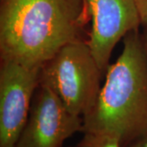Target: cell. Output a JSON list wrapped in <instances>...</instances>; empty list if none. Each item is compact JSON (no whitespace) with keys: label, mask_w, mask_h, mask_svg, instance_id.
<instances>
[{"label":"cell","mask_w":147,"mask_h":147,"mask_svg":"<svg viewBox=\"0 0 147 147\" xmlns=\"http://www.w3.org/2000/svg\"><path fill=\"white\" fill-rule=\"evenodd\" d=\"M123 50L110 64L93 107L83 117V133L117 137L121 147L147 133V58L142 33L123 37Z\"/></svg>","instance_id":"7a4b0ae2"},{"label":"cell","mask_w":147,"mask_h":147,"mask_svg":"<svg viewBox=\"0 0 147 147\" xmlns=\"http://www.w3.org/2000/svg\"><path fill=\"white\" fill-rule=\"evenodd\" d=\"M88 21L85 0H0L1 61L41 68Z\"/></svg>","instance_id":"6da1fadb"},{"label":"cell","mask_w":147,"mask_h":147,"mask_svg":"<svg viewBox=\"0 0 147 147\" xmlns=\"http://www.w3.org/2000/svg\"><path fill=\"white\" fill-rule=\"evenodd\" d=\"M76 147H78V146H76Z\"/></svg>","instance_id":"8fae6325"},{"label":"cell","mask_w":147,"mask_h":147,"mask_svg":"<svg viewBox=\"0 0 147 147\" xmlns=\"http://www.w3.org/2000/svg\"><path fill=\"white\" fill-rule=\"evenodd\" d=\"M83 128V118L70 113L52 90L39 84L15 147H62Z\"/></svg>","instance_id":"277c9868"},{"label":"cell","mask_w":147,"mask_h":147,"mask_svg":"<svg viewBox=\"0 0 147 147\" xmlns=\"http://www.w3.org/2000/svg\"><path fill=\"white\" fill-rule=\"evenodd\" d=\"M40 69L1 61L0 147L16 146L39 86Z\"/></svg>","instance_id":"5b68a950"},{"label":"cell","mask_w":147,"mask_h":147,"mask_svg":"<svg viewBox=\"0 0 147 147\" xmlns=\"http://www.w3.org/2000/svg\"><path fill=\"white\" fill-rule=\"evenodd\" d=\"M123 147H147V133L137 137Z\"/></svg>","instance_id":"9c48e42d"},{"label":"cell","mask_w":147,"mask_h":147,"mask_svg":"<svg viewBox=\"0 0 147 147\" xmlns=\"http://www.w3.org/2000/svg\"><path fill=\"white\" fill-rule=\"evenodd\" d=\"M141 24L143 28H147V0H135Z\"/></svg>","instance_id":"ba28073f"},{"label":"cell","mask_w":147,"mask_h":147,"mask_svg":"<svg viewBox=\"0 0 147 147\" xmlns=\"http://www.w3.org/2000/svg\"><path fill=\"white\" fill-rule=\"evenodd\" d=\"M103 75L87 41L81 39L65 44L42 65L39 84L52 90L70 113L83 118L96 101Z\"/></svg>","instance_id":"3957f363"},{"label":"cell","mask_w":147,"mask_h":147,"mask_svg":"<svg viewBox=\"0 0 147 147\" xmlns=\"http://www.w3.org/2000/svg\"><path fill=\"white\" fill-rule=\"evenodd\" d=\"M78 147H121L119 140L115 137L106 135L85 132L82 140L78 144Z\"/></svg>","instance_id":"52a82bcc"},{"label":"cell","mask_w":147,"mask_h":147,"mask_svg":"<svg viewBox=\"0 0 147 147\" xmlns=\"http://www.w3.org/2000/svg\"><path fill=\"white\" fill-rule=\"evenodd\" d=\"M142 41H143V45H144V49L147 58V28H144V30L142 33Z\"/></svg>","instance_id":"30bf717a"},{"label":"cell","mask_w":147,"mask_h":147,"mask_svg":"<svg viewBox=\"0 0 147 147\" xmlns=\"http://www.w3.org/2000/svg\"><path fill=\"white\" fill-rule=\"evenodd\" d=\"M92 27L87 42L105 75L112 52L129 32L142 26L135 0H85Z\"/></svg>","instance_id":"8992f818"}]
</instances>
